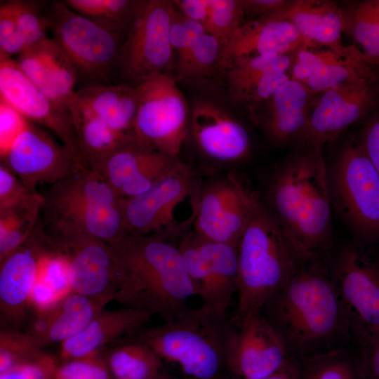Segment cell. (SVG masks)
Returning a JSON list of instances; mask_svg holds the SVG:
<instances>
[{
    "label": "cell",
    "mask_w": 379,
    "mask_h": 379,
    "mask_svg": "<svg viewBox=\"0 0 379 379\" xmlns=\"http://www.w3.org/2000/svg\"><path fill=\"white\" fill-rule=\"evenodd\" d=\"M323 147L301 145L265 175L260 199L300 262L334 249L333 208Z\"/></svg>",
    "instance_id": "6da1fadb"
},
{
    "label": "cell",
    "mask_w": 379,
    "mask_h": 379,
    "mask_svg": "<svg viewBox=\"0 0 379 379\" xmlns=\"http://www.w3.org/2000/svg\"><path fill=\"white\" fill-rule=\"evenodd\" d=\"M260 311L297 360L355 345L327 260L301 262Z\"/></svg>",
    "instance_id": "7a4b0ae2"
},
{
    "label": "cell",
    "mask_w": 379,
    "mask_h": 379,
    "mask_svg": "<svg viewBox=\"0 0 379 379\" xmlns=\"http://www.w3.org/2000/svg\"><path fill=\"white\" fill-rule=\"evenodd\" d=\"M109 244L117 272L114 300L168 321L196 295L178 245L130 234Z\"/></svg>",
    "instance_id": "3957f363"
},
{
    "label": "cell",
    "mask_w": 379,
    "mask_h": 379,
    "mask_svg": "<svg viewBox=\"0 0 379 379\" xmlns=\"http://www.w3.org/2000/svg\"><path fill=\"white\" fill-rule=\"evenodd\" d=\"M36 227L48 237L84 235L108 244L127 234L121 199L99 173L87 168L49 186Z\"/></svg>",
    "instance_id": "277c9868"
},
{
    "label": "cell",
    "mask_w": 379,
    "mask_h": 379,
    "mask_svg": "<svg viewBox=\"0 0 379 379\" xmlns=\"http://www.w3.org/2000/svg\"><path fill=\"white\" fill-rule=\"evenodd\" d=\"M236 329L231 317L200 306L187 307L171 319L145 326L134 335L189 379H218L223 369L228 371V351Z\"/></svg>",
    "instance_id": "5b68a950"
},
{
    "label": "cell",
    "mask_w": 379,
    "mask_h": 379,
    "mask_svg": "<svg viewBox=\"0 0 379 379\" xmlns=\"http://www.w3.org/2000/svg\"><path fill=\"white\" fill-rule=\"evenodd\" d=\"M237 262L238 300L231 316L235 325L259 311L301 262L260 197L238 242Z\"/></svg>",
    "instance_id": "8992f818"
},
{
    "label": "cell",
    "mask_w": 379,
    "mask_h": 379,
    "mask_svg": "<svg viewBox=\"0 0 379 379\" xmlns=\"http://www.w3.org/2000/svg\"><path fill=\"white\" fill-rule=\"evenodd\" d=\"M202 188L191 167L178 160L148 191L121 199L126 233L156 236L178 245L194 227Z\"/></svg>",
    "instance_id": "52a82bcc"
},
{
    "label": "cell",
    "mask_w": 379,
    "mask_h": 379,
    "mask_svg": "<svg viewBox=\"0 0 379 379\" xmlns=\"http://www.w3.org/2000/svg\"><path fill=\"white\" fill-rule=\"evenodd\" d=\"M326 166L333 210L356 241H379V175L358 138H346Z\"/></svg>",
    "instance_id": "ba28073f"
},
{
    "label": "cell",
    "mask_w": 379,
    "mask_h": 379,
    "mask_svg": "<svg viewBox=\"0 0 379 379\" xmlns=\"http://www.w3.org/2000/svg\"><path fill=\"white\" fill-rule=\"evenodd\" d=\"M327 265L354 343L363 351L379 338V257L354 241L334 248Z\"/></svg>",
    "instance_id": "9c48e42d"
},
{
    "label": "cell",
    "mask_w": 379,
    "mask_h": 379,
    "mask_svg": "<svg viewBox=\"0 0 379 379\" xmlns=\"http://www.w3.org/2000/svg\"><path fill=\"white\" fill-rule=\"evenodd\" d=\"M175 11L172 1H138L116 66L123 84L138 86L154 77L171 74L174 52L169 29Z\"/></svg>",
    "instance_id": "30bf717a"
},
{
    "label": "cell",
    "mask_w": 379,
    "mask_h": 379,
    "mask_svg": "<svg viewBox=\"0 0 379 379\" xmlns=\"http://www.w3.org/2000/svg\"><path fill=\"white\" fill-rule=\"evenodd\" d=\"M138 107L131 133L141 146L178 157L190 126V111L171 74L138 85Z\"/></svg>",
    "instance_id": "8fae6325"
},
{
    "label": "cell",
    "mask_w": 379,
    "mask_h": 379,
    "mask_svg": "<svg viewBox=\"0 0 379 379\" xmlns=\"http://www.w3.org/2000/svg\"><path fill=\"white\" fill-rule=\"evenodd\" d=\"M52 39L74 65L78 74L107 78L116 68L123 35L109 32L71 10L64 1L46 4Z\"/></svg>",
    "instance_id": "7c38bea8"
},
{
    "label": "cell",
    "mask_w": 379,
    "mask_h": 379,
    "mask_svg": "<svg viewBox=\"0 0 379 379\" xmlns=\"http://www.w3.org/2000/svg\"><path fill=\"white\" fill-rule=\"evenodd\" d=\"M178 247L201 306L227 316L232 298L238 291L237 246L206 240L192 232Z\"/></svg>",
    "instance_id": "4fadbf2b"
},
{
    "label": "cell",
    "mask_w": 379,
    "mask_h": 379,
    "mask_svg": "<svg viewBox=\"0 0 379 379\" xmlns=\"http://www.w3.org/2000/svg\"><path fill=\"white\" fill-rule=\"evenodd\" d=\"M260 198L245 178L236 173L203 186L192 232L199 237L237 246Z\"/></svg>",
    "instance_id": "5bb4252c"
},
{
    "label": "cell",
    "mask_w": 379,
    "mask_h": 379,
    "mask_svg": "<svg viewBox=\"0 0 379 379\" xmlns=\"http://www.w3.org/2000/svg\"><path fill=\"white\" fill-rule=\"evenodd\" d=\"M1 165L34 190L86 168L61 142L29 121L1 152Z\"/></svg>",
    "instance_id": "9a60e30c"
},
{
    "label": "cell",
    "mask_w": 379,
    "mask_h": 379,
    "mask_svg": "<svg viewBox=\"0 0 379 379\" xmlns=\"http://www.w3.org/2000/svg\"><path fill=\"white\" fill-rule=\"evenodd\" d=\"M227 355V368L236 379H264L297 360L260 311L237 324Z\"/></svg>",
    "instance_id": "2e32d148"
},
{
    "label": "cell",
    "mask_w": 379,
    "mask_h": 379,
    "mask_svg": "<svg viewBox=\"0 0 379 379\" xmlns=\"http://www.w3.org/2000/svg\"><path fill=\"white\" fill-rule=\"evenodd\" d=\"M378 98L377 81L346 83L317 93L301 145L323 147L335 140L375 109Z\"/></svg>",
    "instance_id": "e0dca14e"
},
{
    "label": "cell",
    "mask_w": 379,
    "mask_h": 379,
    "mask_svg": "<svg viewBox=\"0 0 379 379\" xmlns=\"http://www.w3.org/2000/svg\"><path fill=\"white\" fill-rule=\"evenodd\" d=\"M48 239L66 260L72 292L108 302L115 299L117 272L108 243L84 235Z\"/></svg>",
    "instance_id": "ac0fdd59"
},
{
    "label": "cell",
    "mask_w": 379,
    "mask_h": 379,
    "mask_svg": "<svg viewBox=\"0 0 379 379\" xmlns=\"http://www.w3.org/2000/svg\"><path fill=\"white\" fill-rule=\"evenodd\" d=\"M0 96L26 120L48 129L84 166L70 114L47 98L11 58H0Z\"/></svg>",
    "instance_id": "d6986e66"
},
{
    "label": "cell",
    "mask_w": 379,
    "mask_h": 379,
    "mask_svg": "<svg viewBox=\"0 0 379 379\" xmlns=\"http://www.w3.org/2000/svg\"><path fill=\"white\" fill-rule=\"evenodd\" d=\"M53 252L50 242L35 227L25 244L0 262L1 326L20 330L41 260Z\"/></svg>",
    "instance_id": "ffe728a7"
},
{
    "label": "cell",
    "mask_w": 379,
    "mask_h": 379,
    "mask_svg": "<svg viewBox=\"0 0 379 379\" xmlns=\"http://www.w3.org/2000/svg\"><path fill=\"white\" fill-rule=\"evenodd\" d=\"M178 160L145 148L133 139L109 155L97 172L121 199H126L151 189Z\"/></svg>",
    "instance_id": "44dd1931"
},
{
    "label": "cell",
    "mask_w": 379,
    "mask_h": 379,
    "mask_svg": "<svg viewBox=\"0 0 379 379\" xmlns=\"http://www.w3.org/2000/svg\"><path fill=\"white\" fill-rule=\"evenodd\" d=\"M190 128L199 149L213 161L234 162L250 152V136L246 128L212 102L200 101L193 105Z\"/></svg>",
    "instance_id": "7402d4cb"
},
{
    "label": "cell",
    "mask_w": 379,
    "mask_h": 379,
    "mask_svg": "<svg viewBox=\"0 0 379 379\" xmlns=\"http://www.w3.org/2000/svg\"><path fill=\"white\" fill-rule=\"evenodd\" d=\"M317 93L290 78L266 102L267 108L256 124L278 146L300 145L305 138Z\"/></svg>",
    "instance_id": "603a6c76"
},
{
    "label": "cell",
    "mask_w": 379,
    "mask_h": 379,
    "mask_svg": "<svg viewBox=\"0 0 379 379\" xmlns=\"http://www.w3.org/2000/svg\"><path fill=\"white\" fill-rule=\"evenodd\" d=\"M23 73L52 102L68 112L78 72L52 38L28 48L15 59Z\"/></svg>",
    "instance_id": "cb8c5ba5"
},
{
    "label": "cell",
    "mask_w": 379,
    "mask_h": 379,
    "mask_svg": "<svg viewBox=\"0 0 379 379\" xmlns=\"http://www.w3.org/2000/svg\"><path fill=\"white\" fill-rule=\"evenodd\" d=\"M304 65L308 77L302 84L314 93L346 83L377 81L373 63L355 44L313 47L305 53Z\"/></svg>",
    "instance_id": "d4e9b609"
},
{
    "label": "cell",
    "mask_w": 379,
    "mask_h": 379,
    "mask_svg": "<svg viewBox=\"0 0 379 379\" xmlns=\"http://www.w3.org/2000/svg\"><path fill=\"white\" fill-rule=\"evenodd\" d=\"M304 39L287 20L267 16L246 22L222 48L219 70L242 58L295 52Z\"/></svg>",
    "instance_id": "484cf974"
},
{
    "label": "cell",
    "mask_w": 379,
    "mask_h": 379,
    "mask_svg": "<svg viewBox=\"0 0 379 379\" xmlns=\"http://www.w3.org/2000/svg\"><path fill=\"white\" fill-rule=\"evenodd\" d=\"M152 316L140 309L124 305L102 310L77 335L60 344L62 361L82 357L133 335L151 321Z\"/></svg>",
    "instance_id": "4316f807"
},
{
    "label": "cell",
    "mask_w": 379,
    "mask_h": 379,
    "mask_svg": "<svg viewBox=\"0 0 379 379\" xmlns=\"http://www.w3.org/2000/svg\"><path fill=\"white\" fill-rule=\"evenodd\" d=\"M109 302L71 292L51 309L36 314L29 333L42 347L64 341L81 332Z\"/></svg>",
    "instance_id": "83f0119b"
},
{
    "label": "cell",
    "mask_w": 379,
    "mask_h": 379,
    "mask_svg": "<svg viewBox=\"0 0 379 379\" xmlns=\"http://www.w3.org/2000/svg\"><path fill=\"white\" fill-rule=\"evenodd\" d=\"M138 88L126 84H92L80 88L69 104L112 129L131 133L138 107Z\"/></svg>",
    "instance_id": "f1b7e54d"
},
{
    "label": "cell",
    "mask_w": 379,
    "mask_h": 379,
    "mask_svg": "<svg viewBox=\"0 0 379 379\" xmlns=\"http://www.w3.org/2000/svg\"><path fill=\"white\" fill-rule=\"evenodd\" d=\"M268 16L288 20L305 43L335 49L345 46L342 42L343 20L339 3L327 0H288L281 9Z\"/></svg>",
    "instance_id": "f546056e"
},
{
    "label": "cell",
    "mask_w": 379,
    "mask_h": 379,
    "mask_svg": "<svg viewBox=\"0 0 379 379\" xmlns=\"http://www.w3.org/2000/svg\"><path fill=\"white\" fill-rule=\"evenodd\" d=\"M79 153L85 166L93 171L114 150L134 139L132 133L114 131L98 119L75 108L69 109Z\"/></svg>",
    "instance_id": "4dcf8cb0"
},
{
    "label": "cell",
    "mask_w": 379,
    "mask_h": 379,
    "mask_svg": "<svg viewBox=\"0 0 379 379\" xmlns=\"http://www.w3.org/2000/svg\"><path fill=\"white\" fill-rule=\"evenodd\" d=\"M295 52L246 57L230 62L222 72L232 100L244 105L248 94L267 74L274 71L290 72Z\"/></svg>",
    "instance_id": "1f68e13d"
},
{
    "label": "cell",
    "mask_w": 379,
    "mask_h": 379,
    "mask_svg": "<svg viewBox=\"0 0 379 379\" xmlns=\"http://www.w3.org/2000/svg\"><path fill=\"white\" fill-rule=\"evenodd\" d=\"M106 357L114 379H156L161 374L162 360L134 334L113 344Z\"/></svg>",
    "instance_id": "d6a6232c"
},
{
    "label": "cell",
    "mask_w": 379,
    "mask_h": 379,
    "mask_svg": "<svg viewBox=\"0 0 379 379\" xmlns=\"http://www.w3.org/2000/svg\"><path fill=\"white\" fill-rule=\"evenodd\" d=\"M299 379H366L363 355L355 345L298 360Z\"/></svg>",
    "instance_id": "836d02e7"
},
{
    "label": "cell",
    "mask_w": 379,
    "mask_h": 379,
    "mask_svg": "<svg viewBox=\"0 0 379 379\" xmlns=\"http://www.w3.org/2000/svg\"><path fill=\"white\" fill-rule=\"evenodd\" d=\"M343 33L373 64L379 63V6L375 0L339 4Z\"/></svg>",
    "instance_id": "e575fe53"
},
{
    "label": "cell",
    "mask_w": 379,
    "mask_h": 379,
    "mask_svg": "<svg viewBox=\"0 0 379 379\" xmlns=\"http://www.w3.org/2000/svg\"><path fill=\"white\" fill-rule=\"evenodd\" d=\"M42 202L43 194L36 193L14 207L0 211V262L29 238L37 225Z\"/></svg>",
    "instance_id": "d590c367"
},
{
    "label": "cell",
    "mask_w": 379,
    "mask_h": 379,
    "mask_svg": "<svg viewBox=\"0 0 379 379\" xmlns=\"http://www.w3.org/2000/svg\"><path fill=\"white\" fill-rule=\"evenodd\" d=\"M73 11L101 27L123 35L128 27L138 1L131 0H66Z\"/></svg>",
    "instance_id": "8d00e7d4"
},
{
    "label": "cell",
    "mask_w": 379,
    "mask_h": 379,
    "mask_svg": "<svg viewBox=\"0 0 379 379\" xmlns=\"http://www.w3.org/2000/svg\"><path fill=\"white\" fill-rule=\"evenodd\" d=\"M222 48L219 41L206 32L186 59L176 66L177 79L196 81L212 77L215 70H219Z\"/></svg>",
    "instance_id": "74e56055"
},
{
    "label": "cell",
    "mask_w": 379,
    "mask_h": 379,
    "mask_svg": "<svg viewBox=\"0 0 379 379\" xmlns=\"http://www.w3.org/2000/svg\"><path fill=\"white\" fill-rule=\"evenodd\" d=\"M16 26L28 48L48 38L49 20L46 4L34 1H6Z\"/></svg>",
    "instance_id": "f35d334b"
},
{
    "label": "cell",
    "mask_w": 379,
    "mask_h": 379,
    "mask_svg": "<svg viewBox=\"0 0 379 379\" xmlns=\"http://www.w3.org/2000/svg\"><path fill=\"white\" fill-rule=\"evenodd\" d=\"M206 32L215 36L222 48L245 23L241 0H208Z\"/></svg>",
    "instance_id": "ab89813d"
},
{
    "label": "cell",
    "mask_w": 379,
    "mask_h": 379,
    "mask_svg": "<svg viewBox=\"0 0 379 379\" xmlns=\"http://www.w3.org/2000/svg\"><path fill=\"white\" fill-rule=\"evenodd\" d=\"M1 326L0 373L34 357L42 351L40 340L28 331Z\"/></svg>",
    "instance_id": "60d3db41"
},
{
    "label": "cell",
    "mask_w": 379,
    "mask_h": 379,
    "mask_svg": "<svg viewBox=\"0 0 379 379\" xmlns=\"http://www.w3.org/2000/svg\"><path fill=\"white\" fill-rule=\"evenodd\" d=\"M55 379H113L102 350L58 364Z\"/></svg>",
    "instance_id": "b9f144b4"
},
{
    "label": "cell",
    "mask_w": 379,
    "mask_h": 379,
    "mask_svg": "<svg viewBox=\"0 0 379 379\" xmlns=\"http://www.w3.org/2000/svg\"><path fill=\"white\" fill-rule=\"evenodd\" d=\"M206 32L203 25L186 18L175 7L170 25L169 39L173 52L177 55L176 66L186 59Z\"/></svg>",
    "instance_id": "7bdbcfd3"
},
{
    "label": "cell",
    "mask_w": 379,
    "mask_h": 379,
    "mask_svg": "<svg viewBox=\"0 0 379 379\" xmlns=\"http://www.w3.org/2000/svg\"><path fill=\"white\" fill-rule=\"evenodd\" d=\"M58 363L43 351L34 357L0 373V379H55Z\"/></svg>",
    "instance_id": "ee69618b"
},
{
    "label": "cell",
    "mask_w": 379,
    "mask_h": 379,
    "mask_svg": "<svg viewBox=\"0 0 379 379\" xmlns=\"http://www.w3.org/2000/svg\"><path fill=\"white\" fill-rule=\"evenodd\" d=\"M28 48L6 1L0 4V58L18 55Z\"/></svg>",
    "instance_id": "f6af8a7d"
},
{
    "label": "cell",
    "mask_w": 379,
    "mask_h": 379,
    "mask_svg": "<svg viewBox=\"0 0 379 379\" xmlns=\"http://www.w3.org/2000/svg\"><path fill=\"white\" fill-rule=\"evenodd\" d=\"M36 193L6 168L0 166V211L13 208Z\"/></svg>",
    "instance_id": "bcb514c9"
},
{
    "label": "cell",
    "mask_w": 379,
    "mask_h": 379,
    "mask_svg": "<svg viewBox=\"0 0 379 379\" xmlns=\"http://www.w3.org/2000/svg\"><path fill=\"white\" fill-rule=\"evenodd\" d=\"M26 120L16 109L0 99V148L4 150L22 130Z\"/></svg>",
    "instance_id": "7dc6e473"
},
{
    "label": "cell",
    "mask_w": 379,
    "mask_h": 379,
    "mask_svg": "<svg viewBox=\"0 0 379 379\" xmlns=\"http://www.w3.org/2000/svg\"><path fill=\"white\" fill-rule=\"evenodd\" d=\"M358 140L379 175V112L366 121Z\"/></svg>",
    "instance_id": "c3c4849f"
},
{
    "label": "cell",
    "mask_w": 379,
    "mask_h": 379,
    "mask_svg": "<svg viewBox=\"0 0 379 379\" xmlns=\"http://www.w3.org/2000/svg\"><path fill=\"white\" fill-rule=\"evenodd\" d=\"M244 15L253 19L268 16L281 9L288 0H241Z\"/></svg>",
    "instance_id": "681fc988"
},
{
    "label": "cell",
    "mask_w": 379,
    "mask_h": 379,
    "mask_svg": "<svg viewBox=\"0 0 379 379\" xmlns=\"http://www.w3.org/2000/svg\"><path fill=\"white\" fill-rule=\"evenodd\" d=\"M178 10L186 18L201 23L204 27L208 13V0L173 1Z\"/></svg>",
    "instance_id": "f907efd6"
},
{
    "label": "cell",
    "mask_w": 379,
    "mask_h": 379,
    "mask_svg": "<svg viewBox=\"0 0 379 379\" xmlns=\"http://www.w3.org/2000/svg\"><path fill=\"white\" fill-rule=\"evenodd\" d=\"M361 352L366 379H379V338Z\"/></svg>",
    "instance_id": "816d5d0a"
},
{
    "label": "cell",
    "mask_w": 379,
    "mask_h": 379,
    "mask_svg": "<svg viewBox=\"0 0 379 379\" xmlns=\"http://www.w3.org/2000/svg\"><path fill=\"white\" fill-rule=\"evenodd\" d=\"M264 379H299L298 360H295L286 367Z\"/></svg>",
    "instance_id": "f5cc1de1"
},
{
    "label": "cell",
    "mask_w": 379,
    "mask_h": 379,
    "mask_svg": "<svg viewBox=\"0 0 379 379\" xmlns=\"http://www.w3.org/2000/svg\"><path fill=\"white\" fill-rule=\"evenodd\" d=\"M156 379H173L171 378H169L164 374H161L159 377H157Z\"/></svg>",
    "instance_id": "db71d44e"
},
{
    "label": "cell",
    "mask_w": 379,
    "mask_h": 379,
    "mask_svg": "<svg viewBox=\"0 0 379 379\" xmlns=\"http://www.w3.org/2000/svg\"><path fill=\"white\" fill-rule=\"evenodd\" d=\"M375 1L376 4H377L378 5V6H379V0H375Z\"/></svg>",
    "instance_id": "11a10c76"
}]
</instances>
